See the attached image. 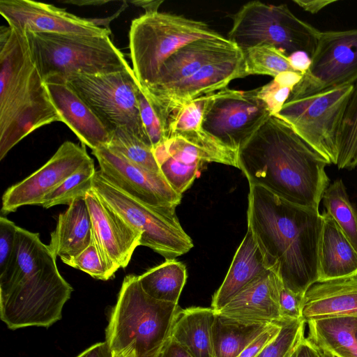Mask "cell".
Instances as JSON below:
<instances>
[{
	"instance_id": "cell-6",
	"label": "cell",
	"mask_w": 357,
	"mask_h": 357,
	"mask_svg": "<svg viewBox=\"0 0 357 357\" xmlns=\"http://www.w3.org/2000/svg\"><path fill=\"white\" fill-rule=\"evenodd\" d=\"M204 22L166 13H145L132 21V70L142 89L155 82L163 63L181 47L201 38L222 37Z\"/></svg>"
},
{
	"instance_id": "cell-11",
	"label": "cell",
	"mask_w": 357,
	"mask_h": 357,
	"mask_svg": "<svg viewBox=\"0 0 357 357\" xmlns=\"http://www.w3.org/2000/svg\"><path fill=\"white\" fill-rule=\"evenodd\" d=\"M65 82L111 132L126 128L153 149L142 121L137 98L140 85L132 68L103 75H73Z\"/></svg>"
},
{
	"instance_id": "cell-28",
	"label": "cell",
	"mask_w": 357,
	"mask_h": 357,
	"mask_svg": "<svg viewBox=\"0 0 357 357\" xmlns=\"http://www.w3.org/2000/svg\"><path fill=\"white\" fill-rule=\"evenodd\" d=\"M306 324L309 328L306 338L315 346L335 357H357V317L321 319Z\"/></svg>"
},
{
	"instance_id": "cell-36",
	"label": "cell",
	"mask_w": 357,
	"mask_h": 357,
	"mask_svg": "<svg viewBox=\"0 0 357 357\" xmlns=\"http://www.w3.org/2000/svg\"><path fill=\"white\" fill-rule=\"evenodd\" d=\"M305 324L303 319L281 323L277 337L255 357H291L305 337Z\"/></svg>"
},
{
	"instance_id": "cell-44",
	"label": "cell",
	"mask_w": 357,
	"mask_h": 357,
	"mask_svg": "<svg viewBox=\"0 0 357 357\" xmlns=\"http://www.w3.org/2000/svg\"><path fill=\"white\" fill-rule=\"evenodd\" d=\"M292 69L302 75H305L311 66V57L305 52L297 51L288 56Z\"/></svg>"
},
{
	"instance_id": "cell-23",
	"label": "cell",
	"mask_w": 357,
	"mask_h": 357,
	"mask_svg": "<svg viewBox=\"0 0 357 357\" xmlns=\"http://www.w3.org/2000/svg\"><path fill=\"white\" fill-rule=\"evenodd\" d=\"M357 317V276L312 284L303 296L302 318L311 320Z\"/></svg>"
},
{
	"instance_id": "cell-32",
	"label": "cell",
	"mask_w": 357,
	"mask_h": 357,
	"mask_svg": "<svg viewBox=\"0 0 357 357\" xmlns=\"http://www.w3.org/2000/svg\"><path fill=\"white\" fill-rule=\"evenodd\" d=\"M96 172L94 162L91 158L47 194L40 206L49 208L57 205H69L78 198L85 197L92 190Z\"/></svg>"
},
{
	"instance_id": "cell-14",
	"label": "cell",
	"mask_w": 357,
	"mask_h": 357,
	"mask_svg": "<svg viewBox=\"0 0 357 357\" xmlns=\"http://www.w3.org/2000/svg\"><path fill=\"white\" fill-rule=\"evenodd\" d=\"M311 66L288 99L357 82V29L320 31Z\"/></svg>"
},
{
	"instance_id": "cell-47",
	"label": "cell",
	"mask_w": 357,
	"mask_h": 357,
	"mask_svg": "<svg viewBox=\"0 0 357 357\" xmlns=\"http://www.w3.org/2000/svg\"><path fill=\"white\" fill-rule=\"evenodd\" d=\"M293 1L306 12L315 14L330 4L335 3L336 0H294Z\"/></svg>"
},
{
	"instance_id": "cell-13",
	"label": "cell",
	"mask_w": 357,
	"mask_h": 357,
	"mask_svg": "<svg viewBox=\"0 0 357 357\" xmlns=\"http://www.w3.org/2000/svg\"><path fill=\"white\" fill-rule=\"evenodd\" d=\"M153 152L162 174L181 195L207 163L218 162L238 169V152L202 129L172 135Z\"/></svg>"
},
{
	"instance_id": "cell-10",
	"label": "cell",
	"mask_w": 357,
	"mask_h": 357,
	"mask_svg": "<svg viewBox=\"0 0 357 357\" xmlns=\"http://www.w3.org/2000/svg\"><path fill=\"white\" fill-rule=\"evenodd\" d=\"M354 85L288 99L275 115L287 123L328 165H336L344 112Z\"/></svg>"
},
{
	"instance_id": "cell-22",
	"label": "cell",
	"mask_w": 357,
	"mask_h": 357,
	"mask_svg": "<svg viewBox=\"0 0 357 357\" xmlns=\"http://www.w3.org/2000/svg\"><path fill=\"white\" fill-rule=\"evenodd\" d=\"M64 123L91 150L107 146L112 133L93 109L66 82H45Z\"/></svg>"
},
{
	"instance_id": "cell-24",
	"label": "cell",
	"mask_w": 357,
	"mask_h": 357,
	"mask_svg": "<svg viewBox=\"0 0 357 357\" xmlns=\"http://www.w3.org/2000/svg\"><path fill=\"white\" fill-rule=\"evenodd\" d=\"M268 270L254 235L248 227L222 284L213 296L211 308L220 310L245 287Z\"/></svg>"
},
{
	"instance_id": "cell-5",
	"label": "cell",
	"mask_w": 357,
	"mask_h": 357,
	"mask_svg": "<svg viewBox=\"0 0 357 357\" xmlns=\"http://www.w3.org/2000/svg\"><path fill=\"white\" fill-rule=\"evenodd\" d=\"M45 82L73 75H103L132 69L109 36L25 32Z\"/></svg>"
},
{
	"instance_id": "cell-4",
	"label": "cell",
	"mask_w": 357,
	"mask_h": 357,
	"mask_svg": "<svg viewBox=\"0 0 357 357\" xmlns=\"http://www.w3.org/2000/svg\"><path fill=\"white\" fill-rule=\"evenodd\" d=\"M181 310L178 304L153 298L137 275H128L110 312L105 342L112 351L131 348L136 357H158Z\"/></svg>"
},
{
	"instance_id": "cell-29",
	"label": "cell",
	"mask_w": 357,
	"mask_h": 357,
	"mask_svg": "<svg viewBox=\"0 0 357 357\" xmlns=\"http://www.w3.org/2000/svg\"><path fill=\"white\" fill-rule=\"evenodd\" d=\"M138 280L143 290L153 298L178 304L186 282L187 271L181 261L166 259L138 275Z\"/></svg>"
},
{
	"instance_id": "cell-8",
	"label": "cell",
	"mask_w": 357,
	"mask_h": 357,
	"mask_svg": "<svg viewBox=\"0 0 357 357\" xmlns=\"http://www.w3.org/2000/svg\"><path fill=\"white\" fill-rule=\"evenodd\" d=\"M227 38L242 51L260 45L275 46L288 56L297 51L311 57L321 31L297 17L286 4L252 1L231 15Z\"/></svg>"
},
{
	"instance_id": "cell-3",
	"label": "cell",
	"mask_w": 357,
	"mask_h": 357,
	"mask_svg": "<svg viewBox=\"0 0 357 357\" xmlns=\"http://www.w3.org/2000/svg\"><path fill=\"white\" fill-rule=\"evenodd\" d=\"M61 121L32 57L26 34L0 29V160L33 131Z\"/></svg>"
},
{
	"instance_id": "cell-37",
	"label": "cell",
	"mask_w": 357,
	"mask_h": 357,
	"mask_svg": "<svg viewBox=\"0 0 357 357\" xmlns=\"http://www.w3.org/2000/svg\"><path fill=\"white\" fill-rule=\"evenodd\" d=\"M208 95L192 100L169 115L167 121V138L178 133L202 129V119Z\"/></svg>"
},
{
	"instance_id": "cell-45",
	"label": "cell",
	"mask_w": 357,
	"mask_h": 357,
	"mask_svg": "<svg viewBox=\"0 0 357 357\" xmlns=\"http://www.w3.org/2000/svg\"><path fill=\"white\" fill-rule=\"evenodd\" d=\"M158 357H193L183 347L172 338L167 342Z\"/></svg>"
},
{
	"instance_id": "cell-31",
	"label": "cell",
	"mask_w": 357,
	"mask_h": 357,
	"mask_svg": "<svg viewBox=\"0 0 357 357\" xmlns=\"http://www.w3.org/2000/svg\"><path fill=\"white\" fill-rule=\"evenodd\" d=\"M323 203L351 245L357 251V208L349 201L342 179H337L324 191Z\"/></svg>"
},
{
	"instance_id": "cell-49",
	"label": "cell",
	"mask_w": 357,
	"mask_h": 357,
	"mask_svg": "<svg viewBox=\"0 0 357 357\" xmlns=\"http://www.w3.org/2000/svg\"><path fill=\"white\" fill-rule=\"evenodd\" d=\"M163 2L161 0L155 1H132L130 3H133L136 6L143 8L146 13H154L158 12L160 4Z\"/></svg>"
},
{
	"instance_id": "cell-16",
	"label": "cell",
	"mask_w": 357,
	"mask_h": 357,
	"mask_svg": "<svg viewBox=\"0 0 357 357\" xmlns=\"http://www.w3.org/2000/svg\"><path fill=\"white\" fill-rule=\"evenodd\" d=\"M91 158L84 144L64 142L45 165L5 191L1 213L6 215L23 206L40 205L47 194Z\"/></svg>"
},
{
	"instance_id": "cell-51",
	"label": "cell",
	"mask_w": 357,
	"mask_h": 357,
	"mask_svg": "<svg viewBox=\"0 0 357 357\" xmlns=\"http://www.w3.org/2000/svg\"><path fill=\"white\" fill-rule=\"evenodd\" d=\"M125 6L126 5L122 6L115 14H114L112 16L109 17L107 18L104 19H91V21L98 26L101 27V26H104L105 29L111 32V30L109 29V22L114 20L115 17H116L119 13L121 12L122 10L124 9Z\"/></svg>"
},
{
	"instance_id": "cell-52",
	"label": "cell",
	"mask_w": 357,
	"mask_h": 357,
	"mask_svg": "<svg viewBox=\"0 0 357 357\" xmlns=\"http://www.w3.org/2000/svg\"><path fill=\"white\" fill-rule=\"evenodd\" d=\"M112 357H136L135 351L130 348L120 351H112Z\"/></svg>"
},
{
	"instance_id": "cell-33",
	"label": "cell",
	"mask_w": 357,
	"mask_h": 357,
	"mask_svg": "<svg viewBox=\"0 0 357 357\" xmlns=\"http://www.w3.org/2000/svg\"><path fill=\"white\" fill-rule=\"evenodd\" d=\"M242 52L246 76L264 75L275 77L284 72L294 71L288 55L275 46L260 45Z\"/></svg>"
},
{
	"instance_id": "cell-42",
	"label": "cell",
	"mask_w": 357,
	"mask_h": 357,
	"mask_svg": "<svg viewBox=\"0 0 357 357\" xmlns=\"http://www.w3.org/2000/svg\"><path fill=\"white\" fill-rule=\"evenodd\" d=\"M303 296L293 292L282 283L279 291V307L283 321L303 319Z\"/></svg>"
},
{
	"instance_id": "cell-34",
	"label": "cell",
	"mask_w": 357,
	"mask_h": 357,
	"mask_svg": "<svg viewBox=\"0 0 357 357\" xmlns=\"http://www.w3.org/2000/svg\"><path fill=\"white\" fill-rule=\"evenodd\" d=\"M107 147L135 164L161 173L153 149L126 128H117L112 132Z\"/></svg>"
},
{
	"instance_id": "cell-40",
	"label": "cell",
	"mask_w": 357,
	"mask_h": 357,
	"mask_svg": "<svg viewBox=\"0 0 357 357\" xmlns=\"http://www.w3.org/2000/svg\"><path fill=\"white\" fill-rule=\"evenodd\" d=\"M293 88L277 77L259 87V96L267 104L272 116L276 115L288 100Z\"/></svg>"
},
{
	"instance_id": "cell-27",
	"label": "cell",
	"mask_w": 357,
	"mask_h": 357,
	"mask_svg": "<svg viewBox=\"0 0 357 357\" xmlns=\"http://www.w3.org/2000/svg\"><path fill=\"white\" fill-rule=\"evenodd\" d=\"M215 315V311L211 307L181 309L175 320L171 338L193 357H216L213 337Z\"/></svg>"
},
{
	"instance_id": "cell-2",
	"label": "cell",
	"mask_w": 357,
	"mask_h": 357,
	"mask_svg": "<svg viewBox=\"0 0 357 357\" xmlns=\"http://www.w3.org/2000/svg\"><path fill=\"white\" fill-rule=\"evenodd\" d=\"M238 165L249 185L305 208L319 210L329 185L328 162L275 116L238 151Z\"/></svg>"
},
{
	"instance_id": "cell-17",
	"label": "cell",
	"mask_w": 357,
	"mask_h": 357,
	"mask_svg": "<svg viewBox=\"0 0 357 357\" xmlns=\"http://www.w3.org/2000/svg\"><path fill=\"white\" fill-rule=\"evenodd\" d=\"M246 77L242 50L229 58L204 66L188 78L160 92L144 93L157 109L167 132L169 115L203 96L227 87L229 83Z\"/></svg>"
},
{
	"instance_id": "cell-50",
	"label": "cell",
	"mask_w": 357,
	"mask_h": 357,
	"mask_svg": "<svg viewBox=\"0 0 357 357\" xmlns=\"http://www.w3.org/2000/svg\"><path fill=\"white\" fill-rule=\"evenodd\" d=\"M63 3H70L74 4L75 6H102L103 4L107 3L109 1L105 0H70V1H63Z\"/></svg>"
},
{
	"instance_id": "cell-20",
	"label": "cell",
	"mask_w": 357,
	"mask_h": 357,
	"mask_svg": "<svg viewBox=\"0 0 357 357\" xmlns=\"http://www.w3.org/2000/svg\"><path fill=\"white\" fill-rule=\"evenodd\" d=\"M241 51L233 42L224 36L196 40L173 54L162 66L155 84L142 90L146 93L165 91L204 66L229 58Z\"/></svg>"
},
{
	"instance_id": "cell-26",
	"label": "cell",
	"mask_w": 357,
	"mask_h": 357,
	"mask_svg": "<svg viewBox=\"0 0 357 357\" xmlns=\"http://www.w3.org/2000/svg\"><path fill=\"white\" fill-rule=\"evenodd\" d=\"M318 282L357 276V251L333 218L324 212Z\"/></svg>"
},
{
	"instance_id": "cell-15",
	"label": "cell",
	"mask_w": 357,
	"mask_h": 357,
	"mask_svg": "<svg viewBox=\"0 0 357 357\" xmlns=\"http://www.w3.org/2000/svg\"><path fill=\"white\" fill-rule=\"evenodd\" d=\"M101 174L110 183L130 197L154 207L177 206L178 194L161 173L135 164L107 146L93 150Z\"/></svg>"
},
{
	"instance_id": "cell-30",
	"label": "cell",
	"mask_w": 357,
	"mask_h": 357,
	"mask_svg": "<svg viewBox=\"0 0 357 357\" xmlns=\"http://www.w3.org/2000/svg\"><path fill=\"white\" fill-rule=\"evenodd\" d=\"M271 324H246L215 312L213 337L216 357H237Z\"/></svg>"
},
{
	"instance_id": "cell-21",
	"label": "cell",
	"mask_w": 357,
	"mask_h": 357,
	"mask_svg": "<svg viewBox=\"0 0 357 357\" xmlns=\"http://www.w3.org/2000/svg\"><path fill=\"white\" fill-rule=\"evenodd\" d=\"M282 281L271 270L245 287L217 313L246 324L284 322L279 307Z\"/></svg>"
},
{
	"instance_id": "cell-1",
	"label": "cell",
	"mask_w": 357,
	"mask_h": 357,
	"mask_svg": "<svg viewBox=\"0 0 357 357\" xmlns=\"http://www.w3.org/2000/svg\"><path fill=\"white\" fill-rule=\"evenodd\" d=\"M249 185L248 227L265 263L285 287L304 296L319 281L322 214Z\"/></svg>"
},
{
	"instance_id": "cell-19",
	"label": "cell",
	"mask_w": 357,
	"mask_h": 357,
	"mask_svg": "<svg viewBox=\"0 0 357 357\" xmlns=\"http://www.w3.org/2000/svg\"><path fill=\"white\" fill-rule=\"evenodd\" d=\"M92 222V237L100 254L114 274L129 264L142 233L128 223L93 190L85 196Z\"/></svg>"
},
{
	"instance_id": "cell-9",
	"label": "cell",
	"mask_w": 357,
	"mask_h": 357,
	"mask_svg": "<svg viewBox=\"0 0 357 357\" xmlns=\"http://www.w3.org/2000/svg\"><path fill=\"white\" fill-rule=\"evenodd\" d=\"M93 190L128 223L142 233L140 245L148 247L165 259H172L193 247L183 230L175 209L176 206L154 207L126 195L96 171Z\"/></svg>"
},
{
	"instance_id": "cell-41",
	"label": "cell",
	"mask_w": 357,
	"mask_h": 357,
	"mask_svg": "<svg viewBox=\"0 0 357 357\" xmlns=\"http://www.w3.org/2000/svg\"><path fill=\"white\" fill-rule=\"evenodd\" d=\"M18 226L3 215L0 217V273L7 268L14 252Z\"/></svg>"
},
{
	"instance_id": "cell-46",
	"label": "cell",
	"mask_w": 357,
	"mask_h": 357,
	"mask_svg": "<svg viewBox=\"0 0 357 357\" xmlns=\"http://www.w3.org/2000/svg\"><path fill=\"white\" fill-rule=\"evenodd\" d=\"M113 352L105 341L93 344L76 357H112Z\"/></svg>"
},
{
	"instance_id": "cell-18",
	"label": "cell",
	"mask_w": 357,
	"mask_h": 357,
	"mask_svg": "<svg viewBox=\"0 0 357 357\" xmlns=\"http://www.w3.org/2000/svg\"><path fill=\"white\" fill-rule=\"evenodd\" d=\"M0 13L8 26L23 32L105 36L111 32L53 5L31 0H1Z\"/></svg>"
},
{
	"instance_id": "cell-35",
	"label": "cell",
	"mask_w": 357,
	"mask_h": 357,
	"mask_svg": "<svg viewBox=\"0 0 357 357\" xmlns=\"http://www.w3.org/2000/svg\"><path fill=\"white\" fill-rule=\"evenodd\" d=\"M337 166L347 169L357 166V82L354 84L341 126Z\"/></svg>"
},
{
	"instance_id": "cell-39",
	"label": "cell",
	"mask_w": 357,
	"mask_h": 357,
	"mask_svg": "<svg viewBox=\"0 0 357 357\" xmlns=\"http://www.w3.org/2000/svg\"><path fill=\"white\" fill-rule=\"evenodd\" d=\"M63 263L97 280H107L113 276L103 261L93 237L91 243L85 250Z\"/></svg>"
},
{
	"instance_id": "cell-25",
	"label": "cell",
	"mask_w": 357,
	"mask_h": 357,
	"mask_svg": "<svg viewBox=\"0 0 357 357\" xmlns=\"http://www.w3.org/2000/svg\"><path fill=\"white\" fill-rule=\"evenodd\" d=\"M92 241V222L85 197L78 198L60 213L48 246L63 262L85 250Z\"/></svg>"
},
{
	"instance_id": "cell-54",
	"label": "cell",
	"mask_w": 357,
	"mask_h": 357,
	"mask_svg": "<svg viewBox=\"0 0 357 357\" xmlns=\"http://www.w3.org/2000/svg\"><path fill=\"white\" fill-rule=\"evenodd\" d=\"M355 336H356V339L357 340V327H356V333H355Z\"/></svg>"
},
{
	"instance_id": "cell-53",
	"label": "cell",
	"mask_w": 357,
	"mask_h": 357,
	"mask_svg": "<svg viewBox=\"0 0 357 357\" xmlns=\"http://www.w3.org/2000/svg\"><path fill=\"white\" fill-rule=\"evenodd\" d=\"M312 343V342H311ZM316 349H317V354H318V356L319 357H335L331 352H329L328 351L324 349H322V348H320L319 347H317L315 346L314 344H313Z\"/></svg>"
},
{
	"instance_id": "cell-7",
	"label": "cell",
	"mask_w": 357,
	"mask_h": 357,
	"mask_svg": "<svg viewBox=\"0 0 357 357\" xmlns=\"http://www.w3.org/2000/svg\"><path fill=\"white\" fill-rule=\"evenodd\" d=\"M73 291L54 260L37 271L0 283V318L11 330L49 328L62 318Z\"/></svg>"
},
{
	"instance_id": "cell-48",
	"label": "cell",
	"mask_w": 357,
	"mask_h": 357,
	"mask_svg": "<svg viewBox=\"0 0 357 357\" xmlns=\"http://www.w3.org/2000/svg\"><path fill=\"white\" fill-rule=\"evenodd\" d=\"M291 357H319L315 347L305 337L298 344Z\"/></svg>"
},
{
	"instance_id": "cell-43",
	"label": "cell",
	"mask_w": 357,
	"mask_h": 357,
	"mask_svg": "<svg viewBox=\"0 0 357 357\" xmlns=\"http://www.w3.org/2000/svg\"><path fill=\"white\" fill-rule=\"evenodd\" d=\"M280 324H271L255 340L249 344L237 357H255L278 335Z\"/></svg>"
},
{
	"instance_id": "cell-12",
	"label": "cell",
	"mask_w": 357,
	"mask_h": 357,
	"mask_svg": "<svg viewBox=\"0 0 357 357\" xmlns=\"http://www.w3.org/2000/svg\"><path fill=\"white\" fill-rule=\"evenodd\" d=\"M271 116L259 88L238 91L227 87L208 95L202 128L238 152Z\"/></svg>"
},
{
	"instance_id": "cell-38",
	"label": "cell",
	"mask_w": 357,
	"mask_h": 357,
	"mask_svg": "<svg viewBox=\"0 0 357 357\" xmlns=\"http://www.w3.org/2000/svg\"><path fill=\"white\" fill-rule=\"evenodd\" d=\"M137 98L142 121L154 150L167 140V130L155 107L141 86Z\"/></svg>"
}]
</instances>
